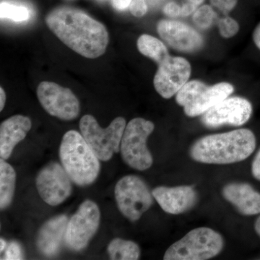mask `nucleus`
Returning a JSON list of instances; mask_svg holds the SVG:
<instances>
[{"mask_svg":"<svg viewBox=\"0 0 260 260\" xmlns=\"http://www.w3.org/2000/svg\"><path fill=\"white\" fill-rule=\"evenodd\" d=\"M45 22L61 42L84 57L96 59L107 51L109 42L107 28L83 10L58 7L48 13Z\"/></svg>","mask_w":260,"mask_h":260,"instance_id":"1","label":"nucleus"},{"mask_svg":"<svg viewBox=\"0 0 260 260\" xmlns=\"http://www.w3.org/2000/svg\"><path fill=\"white\" fill-rule=\"evenodd\" d=\"M255 148L254 133L250 129H239L200 138L191 147L189 154L195 161L225 165L249 158Z\"/></svg>","mask_w":260,"mask_h":260,"instance_id":"2","label":"nucleus"},{"mask_svg":"<svg viewBox=\"0 0 260 260\" xmlns=\"http://www.w3.org/2000/svg\"><path fill=\"white\" fill-rule=\"evenodd\" d=\"M59 158L70 179L78 186L90 185L99 177V159L83 135L75 130H70L63 136Z\"/></svg>","mask_w":260,"mask_h":260,"instance_id":"3","label":"nucleus"},{"mask_svg":"<svg viewBox=\"0 0 260 260\" xmlns=\"http://www.w3.org/2000/svg\"><path fill=\"white\" fill-rule=\"evenodd\" d=\"M223 246V239L219 233L210 228H197L173 244L164 259H209L220 254Z\"/></svg>","mask_w":260,"mask_h":260,"instance_id":"4","label":"nucleus"},{"mask_svg":"<svg viewBox=\"0 0 260 260\" xmlns=\"http://www.w3.org/2000/svg\"><path fill=\"white\" fill-rule=\"evenodd\" d=\"M232 84L220 83L208 86L200 80L187 82L176 94V102L189 117L203 115L234 92Z\"/></svg>","mask_w":260,"mask_h":260,"instance_id":"5","label":"nucleus"},{"mask_svg":"<svg viewBox=\"0 0 260 260\" xmlns=\"http://www.w3.org/2000/svg\"><path fill=\"white\" fill-rule=\"evenodd\" d=\"M126 120L116 117L107 128L101 127L95 117L90 114L83 116L80 121V129L84 139L93 153L102 161L112 159L114 153L120 151Z\"/></svg>","mask_w":260,"mask_h":260,"instance_id":"6","label":"nucleus"},{"mask_svg":"<svg viewBox=\"0 0 260 260\" xmlns=\"http://www.w3.org/2000/svg\"><path fill=\"white\" fill-rule=\"evenodd\" d=\"M154 129L153 123L143 118H135L126 124L120 151L123 160L129 167L145 171L153 165V156L147 146V140Z\"/></svg>","mask_w":260,"mask_h":260,"instance_id":"7","label":"nucleus"},{"mask_svg":"<svg viewBox=\"0 0 260 260\" xmlns=\"http://www.w3.org/2000/svg\"><path fill=\"white\" fill-rule=\"evenodd\" d=\"M114 194L119 211L132 222L139 220L153 203V194L138 176L121 178L116 183Z\"/></svg>","mask_w":260,"mask_h":260,"instance_id":"8","label":"nucleus"},{"mask_svg":"<svg viewBox=\"0 0 260 260\" xmlns=\"http://www.w3.org/2000/svg\"><path fill=\"white\" fill-rule=\"evenodd\" d=\"M101 213L92 200L84 201L67 225L64 240L73 251L83 250L94 237L100 225Z\"/></svg>","mask_w":260,"mask_h":260,"instance_id":"9","label":"nucleus"},{"mask_svg":"<svg viewBox=\"0 0 260 260\" xmlns=\"http://www.w3.org/2000/svg\"><path fill=\"white\" fill-rule=\"evenodd\" d=\"M37 93L42 107L50 115L64 121L73 120L79 115V101L70 88L43 81L38 86Z\"/></svg>","mask_w":260,"mask_h":260,"instance_id":"10","label":"nucleus"},{"mask_svg":"<svg viewBox=\"0 0 260 260\" xmlns=\"http://www.w3.org/2000/svg\"><path fill=\"white\" fill-rule=\"evenodd\" d=\"M72 181L62 165L52 162L39 172L36 185L39 195L47 204L57 206L71 195Z\"/></svg>","mask_w":260,"mask_h":260,"instance_id":"11","label":"nucleus"},{"mask_svg":"<svg viewBox=\"0 0 260 260\" xmlns=\"http://www.w3.org/2000/svg\"><path fill=\"white\" fill-rule=\"evenodd\" d=\"M251 114L252 106L247 99L228 97L205 113L201 121L208 128H218L224 125L239 126L247 122Z\"/></svg>","mask_w":260,"mask_h":260,"instance_id":"12","label":"nucleus"},{"mask_svg":"<svg viewBox=\"0 0 260 260\" xmlns=\"http://www.w3.org/2000/svg\"><path fill=\"white\" fill-rule=\"evenodd\" d=\"M191 75L189 61L180 56H169L158 64L154 77L155 90L164 99H170L188 82Z\"/></svg>","mask_w":260,"mask_h":260,"instance_id":"13","label":"nucleus"},{"mask_svg":"<svg viewBox=\"0 0 260 260\" xmlns=\"http://www.w3.org/2000/svg\"><path fill=\"white\" fill-rule=\"evenodd\" d=\"M157 30L170 47L184 52H194L203 47V37L189 25L177 20H160Z\"/></svg>","mask_w":260,"mask_h":260,"instance_id":"14","label":"nucleus"},{"mask_svg":"<svg viewBox=\"0 0 260 260\" xmlns=\"http://www.w3.org/2000/svg\"><path fill=\"white\" fill-rule=\"evenodd\" d=\"M154 199L166 213L179 215L192 209L198 195L190 186H158L152 191Z\"/></svg>","mask_w":260,"mask_h":260,"instance_id":"15","label":"nucleus"},{"mask_svg":"<svg viewBox=\"0 0 260 260\" xmlns=\"http://www.w3.org/2000/svg\"><path fill=\"white\" fill-rule=\"evenodd\" d=\"M222 194L243 215L260 213V193L247 183H229L223 188Z\"/></svg>","mask_w":260,"mask_h":260,"instance_id":"16","label":"nucleus"},{"mask_svg":"<svg viewBox=\"0 0 260 260\" xmlns=\"http://www.w3.org/2000/svg\"><path fill=\"white\" fill-rule=\"evenodd\" d=\"M68 221L67 215H59L43 224L37 239L38 249L43 255L51 256L57 254L64 239Z\"/></svg>","mask_w":260,"mask_h":260,"instance_id":"17","label":"nucleus"},{"mask_svg":"<svg viewBox=\"0 0 260 260\" xmlns=\"http://www.w3.org/2000/svg\"><path fill=\"white\" fill-rule=\"evenodd\" d=\"M31 120L27 116L15 115L2 122L0 126V156L7 160L13 149L25 139L31 129Z\"/></svg>","mask_w":260,"mask_h":260,"instance_id":"18","label":"nucleus"},{"mask_svg":"<svg viewBox=\"0 0 260 260\" xmlns=\"http://www.w3.org/2000/svg\"><path fill=\"white\" fill-rule=\"evenodd\" d=\"M16 173L5 159H0V208L5 210L11 205L14 197Z\"/></svg>","mask_w":260,"mask_h":260,"instance_id":"19","label":"nucleus"},{"mask_svg":"<svg viewBox=\"0 0 260 260\" xmlns=\"http://www.w3.org/2000/svg\"><path fill=\"white\" fill-rule=\"evenodd\" d=\"M137 45L138 50L143 55L153 59L158 64L170 56L165 44L156 38L148 34L140 36Z\"/></svg>","mask_w":260,"mask_h":260,"instance_id":"20","label":"nucleus"},{"mask_svg":"<svg viewBox=\"0 0 260 260\" xmlns=\"http://www.w3.org/2000/svg\"><path fill=\"white\" fill-rule=\"evenodd\" d=\"M107 252L113 260H136L140 256V249L136 243L119 238L114 239L109 243Z\"/></svg>","mask_w":260,"mask_h":260,"instance_id":"21","label":"nucleus"},{"mask_svg":"<svg viewBox=\"0 0 260 260\" xmlns=\"http://www.w3.org/2000/svg\"><path fill=\"white\" fill-rule=\"evenodd\" d=\"M0 17L2 19H10L13 21L22 22L28 20L30 13L25 7L2 2L0 4Z\"/></svg>","mask_w":260,"mask_h":260,"instance_id":"22","label":"nucleus"},{"mask_svg":"<svg viewBox=\"0 0 260 260\" xmlns=\"http://www.w3.org/2000/svg\"><path fill=\"white\" fill-rule=\"evenodd\" d=\"M215 17L216 14L211 6L201 5L193 13V21L199 28L207 29L213 25Z\"/></svg>","mask_w":260,"mask_h":260,"instance_id":"23","label":"nucleus"},{"mask_svg":"<svg viewBox=\"0 0 260 260\" xmlns=\"http://www.w3.org/2000/svg\"><path fill=\"white\" fill-rule=\"evenodd\" d=\"M218 28L222 37L229 39L237 35L239 30V25L237 20L231 17L225 16L219 20Z\"/></svg>","mask_w":260,"mask_h":260,"instance_id":"24","label":"nucleus"},{"mask_svg":"<svg viewBox=\"0 0 260 260\" xmlns=\"http://www.w3.org/2000/svg\"><path fill=\"white\" fill-rule=\"evenodd\" d=\"M238 0H210L212 6L227 15L237 6Z\"/></svg>","mask_w":260,"mask_h":260,"instance_id":"25","label":"nucleus"},{"mask_svg":"<svg viewBox=\"0 0 260 260\" xmlns=\"http://www.w3.org/2000/svg\"><path fill=\"white\" fill-rule=\"evenodd\" d=\"M5 259H23V251L21 246L16 242H10L5 251Z\"/></svg>","mask_w":260,"mask_h":260,"instance_id":"26","label":"nucleus"},{"mask_svg":"<svg viewBox=\"0 0 260 260\" xmlns=\"http://www.w3.org/2000/svg\"><path fill=\"white\" fill-rule=\"evenodd\" d=\"M129 8L132 14L138 18L144 16L148 12L146 0H133Z\"/></svg>","mask_w":260,"mask_h":260,"instance_id":"27","label":"nucleus"},{"mask_svg":"<svg viewBox=\"0 0 260 260\" xmlns=\"http://www.w3.org/2000/svg\"><path fill=\"white\" fill-rule=\"evenodd\" d=\"M164 14L171 18H177L181 16L182 4H179L177 2H169L162 8Z\"/></svg>","mask_w":260,"mask_h":260,"instance_id":"28","label":"nucleus"},{"mask_svg":"<svg viewBox=\"0 0 260 260\" xmlns=\"http://www.w3.org/2000/svg\"><path fill=\"white\" fill-rule=\"evenodd\" d=\"M251 174L256 179L260 181V149L251 164Z\"/></svg>","mask_w":260,"mask_h":260,"instance_id":"29","label":"nucleus"},{"mask_svg":"<svg viewBox=\"0 0 260 260\" xmlns=\"http://www.w3.org/2000/svg\"><path fill=\"white\" fill-rule=\"evenodd\" d=\"M133 0H112V5L116 10H124L129 8Z\"/></svg>","mask_w":260,"mask_h":260,"instance_id":"30","label":"nucleus"},{"mask_svg":"<svg viewBox=\"0 0 260 260\" xmlns=\"http://www.w3.org/2000/svg\"><path fill=\"white\" fill-rule=\"evenodd\" d=\"M253 40L256 47L260 50V23L256 27L253 32Z\"/></svg>","mask_w":260,"mask_h":260,"instance_id":"31","label":"nucleus"},{"mask_svg":"<svg viewBox=\"0 0 260 260\" xmlns=\"http://www.w3.org/2000/svg\"><path fill=\"white\" fill-rule=\"evenodd\" d=\"M5 102H6V93H5L4 89L0 88V111H3L4 109Z\"/></svg>","mask_w":260,"mask_h":260,"instance_id":"32","label":"nucleus"},{"mask_svg":"<svg viewBox=\"0 0 260 260\" xmlns=\"http://www.w3.org/2000/svg\"><path fill=\"white\" fill-rule=\"evenodd\" d=\"M254 229L257 235L260 237V216L256 219L255 223H254Z\"/></svg>","mask_w":260,"mask_h":260,"instance_id":"33","label":"nucleus"},{"mask_svg":"<svg viewBox=\"0 0 260 260\" xmlns=\"http://www.w3.org/2000/svg\"><path fill=\"white\" fill-rule=\"evenodd\" d=\"M186 1L188 2V3H192V4L196 5V6L199 7L203 4L205 0H186Z\"/></svg>","mask_w":260,"mask_h":260,"instance_id":"34","label":"nucleus"},{"mask_svg":"<svg viewBox=\"0 0 260 260\" xmlns=\"http://www.w3.org/2000/svg\"><path fill=\"white\" fill-rule=\"evenodd\" d=\"M0 243H1V246H0V249H1V252H3V251L6 249L7 247V242L5 239H0Z\"/></svg>","mask_w":260,"mask_h":260,"instance_id":"35","label":"nucleus"}]
</instances>
